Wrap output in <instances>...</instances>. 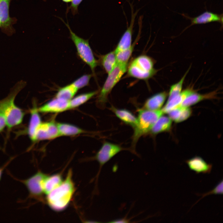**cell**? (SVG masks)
Instances as JSON below:
<instances>
[{
	"label": "cell",
	"mask_w": 223,
	"mask_h": 223,
	"mask_svg": "<svg viewBox=\"0 0 223 223\" xmlns=\"http://www.w3.org/2000/svg\"><path fill=\"white\" fill-rule=\"evenodd\" d=\"M172 120L169 117L162 115L157 120L150 132L151 134L155 135L168 131L171 127Z\"/></svg>",
	"instance_id": "obj_22"
},
{
	"label": "cell",
	"mask_w": 223,
	"mask_h": 223,
	"mask_svg": "<svg viewBox=\"0 0 223 223\" xmlns=\"http://www.w3.org/2000/svg\"><path fill=\"white\" fill-rule=\"evenodd\" d=\"M72 175V170L70 169L62 183L46 195V203L53 211H63L71 201L75 191Z\"/></svg>",
	"instance_id": "obj_2"
},
{
	"label": "cell",
	"mask_w": 223,
	"mask_h": 223,
	"mask_svg": "<svg viewBox=\"0 0 223 223\" xmlns=\"http://www.w3.org/2000/svg\"><path fill=\"white\" fill-rule=\"evenodd\" d=\"M11 161V160H10L8 161V162L4 164L3 166L0 167V181L1 180L3 172L4 169L9 164Z\"/></svg>",
	"instance_id": "obj_32"
},
{
	"label": "cell",
	"mask_w": 223,
	"mask_h": 223,
	"mask_svg": "<svg viewBox=\"0 0 223 223\" xmlns=\"http://www.w3.org/2000/svg\"><path fill=\"white\" fill-rule=\"evenodd\" d=\"M60 136H73L83 133L85 131L74 125L65 123H57Z\"/></svg>",
	"instance_id": "obj_20"
},
{
	"label": "cell",
	"mask_w": 223,
	"mask_h": 223,
	"mask_svg": "<svg viewBox=\"0 0 223 223\" xmlns=\"http://www.w3.org/2000/svg\"><path fill=\"white\" fill-rule=\"evenodd\" d=\"M154 62L150 57L142 55L134 59L128 67L129 76L146 81L153 77L157 71L154 67Z\"/></svg>",
	"instance_id": "obj_4"
},
{
	"label": "cell",
	"mask_w": 223,
	"mask_h": 223,
	"mask_svg": "<svg viewBox=\"0 0 223 223\" xmlns=\"http://www.w3.org/2000/svg\"><path fill=\"white\" fill-rule=\"evenodd\" d=\"M189 168L197 174L210 173L212 168V164L207 163L201 157L196 156L186 161Z\"/></svg>",
	"instance_id": "obj_14"
},
{
	"label": "cell",
	"mask_w": 223,
	"mask_h": 223,
	"mask_svg": "<svg viewBox=\"0 0 223 223\" xmlns=\"http://www.w3.org/2000/svg\"><path fill=\"white\" fill-rule=\"evenodd\" d=\"M110 109L124 123L133 129L137 126L138 122L137 118L129 110L125 109L118 108L113 106H112Z\"/></svg>",
	"instance_id": "obj_17"
},
{
	"label": "cell",
	"mask_w": 223,
	"mask_h": 223,
	"mask_svg": "<svg viewBox=\"0 0 223 223\" xmlns=\"http://www.w3.org/2000/svg\"><path fill=\"white\" fill-rule=\"evenodd\" d=\"M0 27H1V24H0Z\"/></svg>",
	"instance_id": "obj_34"
},
{
	"label": "cell",
	"mask_w": 223,
	"mask_h": 223,
	"mask_svg": "<svg viewBox=\"0 0 223 223\" xmlns=\"http://www.w3.org/2000/svg\"><path fill=\"white\" fill-rule=\"evenodd\" d=\"M187 19L191 21V24L186 27L182 33L192 25L208 23L213 22L220 23L223 26V14H217L208 11H205L199 15L194 17H191L184 14H180Z\"/></svg>",
	"instance_id": "obj_11"
},
{
	"label": "cell",
	"mask_w": 223,
	"mask_h": 223,
	"mask_svg": "<svg viewBox=\"0 0 223 223\" xmlns=\"http://www.w3.org/2000/svg\"><path fill=\"white\" fill-rule=\"evenodd\" d=\"M216 95V91L205 94H201L195 92L187 97L181 105L184 107H189L203 100L214 98Z\"/></svg>",
	"instance_id": "obj_21"
},
{
	"label": "cell",
	"mask_w": 223,
	"mask_h": 223,
	"mask_svg": "<svg viewBox=\"0 0 223 223\" xmlns=\"http://www.w3.org/2000/svg\"><path fill=\"white\" fill-rule=\"evenodd\" d=\"M136 14H132L130 24L121 38L114 50L116 54L129 48L132 45L133 25Z\"/></svg>",
	"instance_id": "obj_15"
},
{
	"label": "cell",
	"mask_w": 223,
	"mask_h": 223,
	"mask_svg": "<svg viewBox=\"0 0 223 223\" xmlns=\"http://www.w3.org/2000/svg\"><path fill=\"white\" fill-rule=\"evenodd\" d=\"M127 63H117L108 76L98 95L97 103L99 107L103 108L108 100L109 94L127 70Z\"/></svg>",
	"instance_id": "obj_5"
},
{
	"label": "cell",
	"mask_w": 223,
	"mask_h": 223,
	"mask_svg": "<svg viewBox=\"0 0 223 223\" xmlns=\"http://www.w3.org/2000/svg\"><path fill=\"white\" fill-rule=\"evenodd\" d=\"M47 175L38 171L33 175L24 180H20L26 187L30 198L43 201L44 194L42 186L43 180Z\"/></svg>",
	"instance_id": "obj_8"
},
{
	"label": "cell",
	"mask_w": 223,
	"mask_h": 223,
	"mask_svg": "<svg viewBox=\"0 0 223 223\" xmlns=\"http://www.w3.org/2000/svg\"><path fill=\"white\" fill-rule=\"evenodd\" d=\"M125 149L119 145L105 142L92 159L97 161L99 164L98 172L96 176L97 182L103 167L113 157Z\"/></svg>",
	"instance_id": "obj_7"
},
{
	"label": "cell",
	"mask_w": 223,
	"mask_h": 223,
	"mask_svg": "<svg viewBox=\"0 0 223 223\" xmlns=\"http://www.w3.org/2000/svg\"><path fill=\"white\" fill-rule=\"evenodd\" d=\"M69 101L55 98L38 107L39 112L42 113H59L68 109L69 108Z\"/></svg>",
	"instance_id": "obj_12"
},
{
	"label": "cell",
	"mask_w": 223,
	"mask_h": 223,
	"mask_svg": "<svg viewBox=\"0 0 223 223\" xmlns=\"http://www.w3.org/2000/svg\"><path fill=\"white\" fill-rule=\"evenodd\" d=\"M168 96L166 91L160 92L147 98L144 103L143 109L151 111L160 110Z\"/></svg>",
	"instance_id": "obj_16"
},
{
	"label": "cell",
	"mask_w": 223,
	"mask_h": 223,
	"mask_svg": "<svg viewBox=\"0 0 223 223\" xmlns=\"http://www.w3.org/2000/svg\"><path fill=\"white\" fill-rule=\"evenodd\" d=\"M60 136L57 123L52 120L42 122L36 133V142L41 140H51Z\"/></svg>",
	"instance_id": "obj_10"
},
{
	"label": "cell",
	"mask_w": 223,
	"mask_h": 223,
	"mask_svg": "<svg viewBox=\"0 0 223 223\" xmlns=\"http://www.w3.org/2000/svg\"><path fill=\"white\" fill-rule=\"evenodd\" d=\"M63 180L61 173H57L50 176L47 175L42 182L44 194L47 195L60 185Z\"/></svg>",
	"instance_id": "obj_18"
},
{
	"label": "cell",
	"mask_w": 223,
	"mask_h": 223,
	"mask_svg": "<svg viewBox=\"0 0 223 223\" xmlns=\"http://www.w3.org/2000/svg\"><path fill=\"white\" fill-rule=\"evenodd\" d=\"M100 62L106 72L108 74L116 64V55L114 51L100 57Z\"/></svg>",
	"instance_id": "obj_23"
},
{
	"label": "cell",
	"mask_w": 223,
	"mask_h": 223,
	"mask_svg": "<svg viewBox=\"0 0 223 223\" xmlns=\"http://www.w3.org/2000/svg\"><path fill=\"white\" fill-rule=\"evenodd\" d=\"M33 102V107L30 110V116L26 132L31 141L35 143L36 142V133L42 121L36 101Z\"/></svg>",
	"instance_id": "obj_13"
},
{
	"label": "cell",
	"mask_w": 223,
	"mask_h": 223,
	"mask_svg": "<svg viewBox=\"0 0 223 223\" xmlns=\"http://www.w3.org/2000/svg\"><path fill=\"white\" fill-rule=\"evenodd\" d=\"M78 90L70 84L59 89L55 97L69 101L74 97Z\"/></svg>",
	"instance_id": "obj_25"
},
{
	"label": "cell",
	"mask_w": 223,
	"mask_h": 223,
	"mask_svg": "<svg viewBox=\"0 0 223 223\" xmlns=\"http://www.w3.org/2000/svg\"><path fill=\"white\" fill-rule=\"evenodd\" d=\"M195 92L191 88H188L182 91L179 94L167 102L162 109L164 113H167L171 110L181 105L187 97Z\"/></svg>",
	"instance_id": "obj_19"
},
{
	"label": "cell",
	"mask_w": 223,
	"mask_h": 223,
	"mask_svg": "<svg viewBox=\"0 0 223 223\" xmlns=\"http://www.w3.org/2000/svg\"><path fill=\"white\" fill-rule=\"evenodd\" d=\"M83 0H72L71 3L69 7L71 10L73 15L77 14L78 12V6Z\"/></svg>",
	"instance_id": "obj_30"
},
{
	"label": "cell",
	"mask_w": 223,
	"mask_h": 223,
	"mask_svg": "<svg viewBox=\"0 0 223 223\" xmlns=\"http://www.w3.org/2000/svg\"><path fill=\"white\" fill-rule=\"evenodd\" d=\"M7 126L6 120L2 116L0 115V133L2 132Z\"/></svg>",
	"instance_id": "obj_31"
},
{
	"label": "cell",
	"mask_w": 223,
	"mask_h": 223,
	"mask_svg": "<svg viewBox=\"0 0 223 223\" xmlns=\"http://www.w3.org/2000/svg\"><path fill=\"white\" fill-rule=\"evenodd\" d=\"M26 85V82L23 80L17 82L7 96L0 100V115L6 119L7 127L9 130L23 121L25 112L15 105V100L16 95Z\"/></svg>",
	"instance_id": "obj_1"
},
{
	"label": "cell",
	"mask_w": 223,
	"mask_h": 223,
	"mask_svg": "<svg viewBox=\"0 0 223 223\" xmlns=\"http://www.w3.org/2000/svg\"><path fill=\"white\" fill-rule=\"evenodd\" d=\"M223 194V180H222L217 184L215 186V187L211 191H210L207 193L202 194H198V195H200L202 196V197L196 203H197L198 201L202 199L204 197L207 196L208 195L212 194H216V195H221Z\"/></svg>",
	"instance_id": "obj_29"
},
{
	"label": "cell",
	"mask_w": 223,
	"mask_h": 223,
	"mask_svg": "<svg viewBox=\"0 0 223 223\" xmlns=\"http://www.w3.org/2000/svg\"><path fill=\"white\" fill-rule=\"evenodd\" d=\"M98 93L97 90L82 94L73 97L69 102V109L76 108L86 103Z\"/></svg>",
	"instance_id": "obj_24"
},
{
	"label": "cell",
	"mask_w": 223,
	"mask_h": 223,
	"mask_svg": "<svg viewBox=\"0 0 223 223\" xmlns=\"http://www.w3.org/2000/svg\"><path fill=\"white\" fill-rule=\"evenodd\" d=\"M138 124L134 128L132 137V151L135 153L136 144L142 136L149 132L157 120L164 113L162 109L151 111L138 109Z\"/></svg>",
	"instance_id": "obj_3"
},
{
	"label": "cell",
	"mask_w": 223,
	"mask_h": 223,
	"mask_svg": "<svg viewBox=\"0 0 223 223\" xmlns=\"http://www.w3.org/2000/svg\"><path fill=\"white\" fill-rule=\"evenodd\" d=\"M139 37L140 35L138 34L134 42L129 48L116 54L117 63H128V60L133 51L135 46L139 40Z\"/></svg>",
	"instance_id": "obj_26"
},
{
	"label": "cell",
	"mask_w": 223,
	"mask_h": 223,
	"mask_svg": "<svg viewBox=\"0 0 223 223\" xmlns=\"http://www.w3.org/2000/svg\"><path fill=\"white\" fill-rule=\"evenodd\" d=\"M91 74H85L74 81L71 84L77 90L89 85Z\"/></svg>",
	"instance_id": "obj_28"
},
{
	"label": "cell",
	"mask_w": 223,
	"mask_h": 223,
	"mask_svg": "<svg viewBox=\"0 0 223 223\" xmlns=\"http://www.w3.org/2000/svg\"><path fill=\"white\" fill-rule=\"evenodd\" d=\"M64 23L69 31L70 38L76 46L78 55L83 62L89 66L94 73L98 62L94 56L88 40L78 36L71 30L68 24Z\"/></svg>",
	"instance_id": "obj_6"
},
{
	"label": "cell",
	"mask_w": 223,
	"mask_h": 223,
	"mask_svg": "<svg viewBox=\"0 0 223 223\" xmlns=\"http://www.w3.org/2000/svg\"><path fill=\"white\" fill-rule=\"evenodd\" d=\"M63 2H69L72 1V0H62Z\"/></svg>",
	"instance_id": "obj_33"
},
{
	"label": "cell",
	"mask_w": 223,
	"mask_h": 223,
	"mask_svg": "<svg viewBox=\"0 0 223 223\" xmlns=\"http://www.w3.org/2000/svg\"><path fill=\"white\" fill-rule=\"evenodd\" d=\"M188 71V70L186 72L180 81L171 86L167 101L170 100L181 93L182 91L181 90L184 80Z\"/></svg>",
	"instance_id": "obj_27"
},
{
	"label": "cell",
	"mask_w": 223,
	"mask_h": 223,
	"mask_svg": "<svg viewBox=\"0 0 223 223\" xmlns=\"http://www.w3.org/2000/svg\"><path fill=\"white\" fill-rule=\"evenodd\" d=\"M11 0H0V23L2 32L11 36L15 33L13 25L17 21L15 17H10L9 8Z\"/></svg>",
	"instance_id": "obj_9"
}]
</instances>
